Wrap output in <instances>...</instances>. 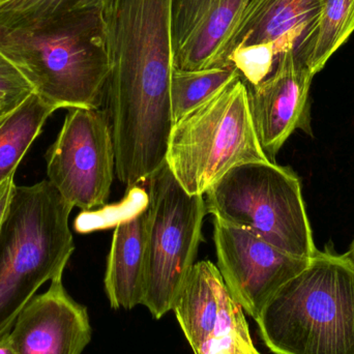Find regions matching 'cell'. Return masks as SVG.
<instances>
[{"label": "cell", "instance_id": "cell-13", "mask_svg": "<svg viewBox=\"0 0 354 354\" xmlns=\"http://www.w3.org/2000/svg\"><path fill=\"white\" fill-rule=\"evenodd\" d=\"M324 0H250L225 50L272 44L277 56L301 45L313 30Z\"/></svg>", "mask_w": 354, "mask_h": 354}, {"label": "cell", "instance_id": "cell-22", "mask_svg": "<svg viewBox=\"0 0 354 354\" xmlns=\"http://www.w3.org/2000/svg\"><path fill=\"white\" fill-rule=\"evenodd\" d=\"M0 354H16L10 344V332L0 336Z\"/></svg>", "mask_w": 354, "mask_h": 354}, {"label": "cell", "instance_id": "cell-4", "mask_svg": "<svg viewBox=\"0 0 354 354\" xmlns=\"http://www.w3.org/2000/svg\"><path fill=\"white\" fill-rule=\"evenodd\" d=\"M268 161L241 77L174 124L166 157L183 189L201 196L232 168Z\"/></svg>", "mask_w": 354, "mask_h": 354}, {"label": "cell", "instance_id": "cell-26", "mask_svg": "<svg viewBox=\"0 0 354 354\" xmlns=\"http://www.w3.org/2000/svg\"><path fill=\"white\" fill-rule=\"evenodd\" d=\"M4 1H6V0H0V3H1V2H4Z\"/></svg>", "mask_w": 354, "mask_h": 354}, {"label": "cell", "instance_id": "cell-12", "mask_svg": "<svg viewBox=\"0 0 354 354\" xmlns=\"http://www.w3.org/2000/svg\"><path fill=\"white\" fill-rule=\"evenodd\" d=\"M250 0H172L174 68L228 66L225 50Z\"/></svg>", "mask_w": 354, "mask_h": 354}, {"label": "cell", "instance_id": "cell-18", "mask_svg": "<svg viewBox=\"0 0 354 354\" xmlns=\"http://www.w3.org/2000/svg\"><path fill=\"white\" fill-rule=\"evenodd\" d=\"M111 0H6L0 3V26L29 24L71 10H105Z\"/></svg>", "mask_w": 354, "mask_h": 354}, {"label": "cell", "instance_id": "cell-7", "mask_svg": "<svg viewBox=\"0 0 354 354\" xmlns=\"http://www.w3.org/2000/svg\"><path fill=\"white\" fill-rule=\"evenodd\" d=\"M46 161L48 180L73 207L105 205L116 161L109 113L70 108Z\"/></svg>", "mask_w": 354, "mask_h": 354}, {"label": "cell", "instance_id": "cell-23", "mask_svg": "<svg viewBox=\"0 0 354 354\" xmlns=\"http://www.w3.org/2000/svg\"><path fill=\"white\" fill-rule=\"evenodd\" d=\"M347 254H348L349 257H351V259L353 260L354 263V239L353 243H351V249H349V251L347 252Z\"/></svg>", "mask_w": 354, "mask_h": 354}, {"label": "cell", "instance_id": "cell-5", "mask_svg": "<svg viewBox=\"0 0 354 354\" xmlns=\"http://www.w3.org/2000/svg\"><path fill=\"white\" fill-rule=\"evenodd\" d=\"M206 214L245 229L284 253L312 259L318 251L301 180L276 162H254L229 170L206 192Z\"/></svg>", "mask_w": 354, "mask_h": 354}, {"label": "cell", "instance_id": "cell-21", "mask_svg": "<svg viewBox=\"0 0 354 354\" xmlns=\"http://www.w3.org/2000/svg\"><path fill=\"white\" fill-rule=\"evenodd\" d=\"M15 176H16V172L10 174L2 183H0V229H1L2 223L8 214L10 200H12L15 187H16Z\"/></svg>", "mask_w": 354, "mask_h": 354}, {"label": "cell", "instance_id": "cell-10", "mask_svg": "<svg viewBox=\"0 0 354 354\" xmlns=\"http://www.w3.org/2000/svg\"><path fill=\"white\" fill-rule=\"evenodd\" d=\"M314 76L290 48L279 55L270 76L259 84H247L256 132L270 161L274 162L297 129L311 134L309 95Z\"/></svg>", "mask_w": 354, "mask_h": 354}, {"label": "cell", "instance_id": "cell-9", "mask_svg": "<svg viewBox=\"0 0 354 354\" xmlns=\"http://www.w3.org/2000/svg\"><path fill=\"white\" fill-rule=\"evenodd\" d=\"M216 268L233 299L257 319L264 306L310 260L284 253L245 229L214 218Z\"/></svg>", "mask_w": 354, "mask_h": 354}, {"label": "cell", "instance_id": "cell-14", "mask_svg": "<svg viewBox=\"0 0 354 354\" xmlns=\"http://www.w3.org/2000/svg\"><path fill=\"white\" fill-rule=\"evenodd\" d=\"M147 262V206L120 221L107 259L106 295L113 309L142 305Z\"/></svg>", "mask_w": 354, "mask_h": 354}, {"label": "cell", "instance_id": "cell-19", "mask_svg": "<svg viewBox=\"0 0 354 354\" xmlns=\"http://www.w3.org/2000/svg\"><path fill=\"white\" fill-rule=\"evenodd\" d=\"M272 44H255L237 48L229 54L227 62L233 64L248 85H257L270 76L276 66Z\"/></svg>", "mask_w": 354, "mask_h": 354}, {"label": "cell", "instance_id": "cell-20", "mask_svg": "<svg viewBox=\"0 0 354 354\" xmlns=\"http://www.w3.org/2000/svg\"><path fill=\"white\" fill-rule=\"evenodd\" d=\"M33 93L20 71L0 52V106L12 110Z\"/></svg>", "mask_w": 354, "mask_h": 354}, {"label": "cell", "instance_id": "cell-3", "mask_svg": "<svg viewBox=\"0 0 354 354\" xmlns=\"http://www.w3.org/2000/svg\"><path fill=\"white\" fill-rule=\"evenodd\" d=\"M73 208L48 179L15 187L0 229V336L46 282L64 274L75 251Z\"/></svg>", "mask_w": 354, "mask_h": 354}, {"label": "cell", "instance_id": "cell-1", "mask_svg": "<svg viewBox=\"0 0 354 354\" xmlns=\"http://www.w3.org/2000/svg\"><path fill=\"white\" fill-rule=\"evenodd\" d=\"M0 52L33 93L56 110L101 107L110 75L103 10H71L0 26Z\"/></svg>", "mask_w": 354, "mask_h": 354}, {"label": "cell", "instance_id": "cell-6", "mask_svg": "<svg viewBox=\"0 0 354 354\" xmlns=\"http://www.w3.org/2000/svg\"><path fill=\"white\" fill-rule=\"evenodd\" d=\"M147 262L142 305L156 319L172 311L202 239L204 196L189 195L164 165L147 180Z\"/></svg>", "mask_w": 354, "mask_h": 354}, {"label": "cell", "instance_id": "cell-25", "mask_svg": "<svg viewBox=\"0 0 354 354\" xmlns=\"http://www.w3.org/2000/svg\"><path fill=\"white\" fill-rule=\"evenodd\" d=\"M10 111V110L8 109V108L2 107V106H0V118H2V116L6 115V114Z\"/></svg>", "mask_w": 354, "mask_h": 354}, {"label": "cell", "instance_id": "cell-11", "mask_svg": "<svg viewBox=\"0 0 354 354\" xmlns=\"http://www.w3.org/2000/svg\"><path fill=\"white\" fill-rule=\"evenodd\" d=\"M91 339L87 309L68 295L62 276L33 297L10 332L16 354H81Z\"/></svg>", "mask_w": 354, "mask_h": 354}, {"label": "cell", "instance_id": "cell-24", "mask_svg": "<svg viewBox=\"0 0 354 354\" xmlns=\"http://www.w3.org/2000/svg\"><path fill=\"white\" fill-rule=\"evenodd\" d=\"M245 354H260L259 353H258V351L257 349L255 348V346H252V347H250L249 349H248L247 351H245Z\"/></svg>", "mask_w": 354, "mask_h": 354}, {"label": "cell", "instance_id": "cell-2", "mask_svg": "<svg viewBox=\"0 0 354 354\" xmlns=\"http://www.w3.org/2000/svg\"><path fill=\"white\" fill-rule=\"evenodd\" d=\"M274 354H354V263L332 245L268 301L256 319Z\"/></svg>", "mask_w": 354, "mask_h": 354}, {"label": "cell", "instance_id": "cell-8", "mask_svg": "<svg viewBox=\"0 0 354 354\" xmlns=\"http://www.w3.org/2000/svg\"><path fill=\"white\" fill-rule=\"evenodd\" d=\"M172 311L195 354H245L254 345L243 308L212 262L194 264Z\"/></svg>", "mask_w": 354, "mask_h": 354}, {"label": "cell", "instance_id": "cell-15", "mask_svg": "<svg viewBox=\"0 0 354 354\" xmlns=\"http://www.w3.org/2000/svg\"><path fill=\"white\" fill-rule=\"evenodd\" d=\"M55 111L33 93L0 118V183L17 171L44 124Z\"/></svg>", "mask_w": 354, "mask_h": 354}, {"label": "cell", "instance_id": "cell-16", "mask_svg": "<svg viewBox=\"0 0 354 354\" xmlns=\"http://www.w3.org/2000/svg\"><path fill=\"white\" fill-rule=\"evenodd\" d=\"M353 31L354 0H324L313 30L295 52L316 75Z\"/></svg>", "mask_w": 354, "mask_h": 354}, {"label": "cell", "instance_id": "cell-17", "mask_svg": "<svg viewBox=\"0 0 354 354\" xmlns=\"http://www.w3.org/2000/svg\"><path fill=\"white\" fill-rule=\"evenodd\" d=\"M239 78L241 74L233 64L201 71L174 68L170 82L174 124Z\"/></svg>", "mask_w": 354, "mask_h": 354}]
</instances>
